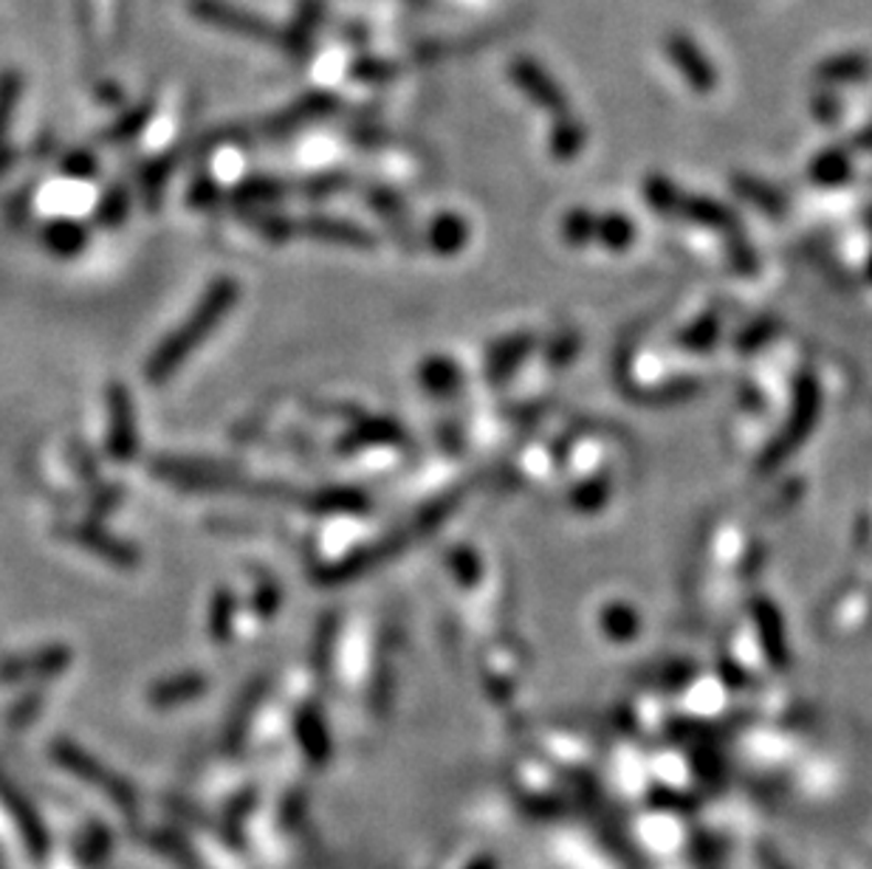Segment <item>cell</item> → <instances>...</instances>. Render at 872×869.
I'll return each instance as SVG.
<instances>
[{"instance_id": "cell-9", "label": "cell", "mask_w": 872, "mask_h": 869, "mask_svg": "<svg viewBox=\"0 0 872 869\" xmlns=\"http://www.w3.org/2000/svg\"><path fill=\"white\" fill-rule=\"evenodd\" d=\"M18 96H20V77L14 71H7V74L0 77V175L7 173L9 161H12V153H9L7 144H3V133H7L9 128V116H12L14 105H18Z\"/></svg>"}, {"instance_id": "cell-4", "label": "cell", "mask_w": 872, "mask_h": 869, "mask_svg": "<svg viewBox=\"0 0 872 869\" xmlns=\"http://www.w3.org/2000/svg\"><path fill=\"white\" fill-rule=\"evenodd\" d=\"M60 534H65L71 543H77L79 548L90 550L94 557L105 559V562L116 565V568H125V570L136 568L141 559L139 550H136V545L114 537L110 530L99 528L94 519H88V523H65L63 528H60Z\"/></svg>"}, {"instance_id": "cell-8", "label": "cell", "mask_w": 872, "mask_h": 869, "mask_svg": "<svg viewBox=\"0 0 872 869\" xmlns=\"http://www.w3.org/2000/svg\"><path fill=\"white\" fill-rule=\"evenodd\" d=\"M305 235L316 237V240H327V244H367V237L362 235V229L351 224H342V221H331V217H309L302 224Z\"/></svg>"}, {"instance_id": "cell-18", "label": "cell", "mask_w": 872, "mask_h": 869, "mask_svg": "<svg viewBox=\"0 0 872 869\" xmlns=\"http://www.w3.org/2000/svg\"><path fill=\"white\" fill-rule=\"evenodd\" d=\"M63 173L74 175V179H94L97 175V159L85 150H74L63 159Z\"/></svg>"}, {"instance_id": "cell-20", "label": "cell", "mask_w": 872, "mask_h": 869, "mask_svg": "<svg viewBox=\"0 0 872 869\" xmlns=\"http://www.w3.org/2000/svg\"><path fill=\"white\" fill-rule=\"evenodd\" d=\"M119 503H122V489H116V486H105V489H99L97 492V497H94V512L99 514V517H105V514H110V512H116V508H119Z\"/></svg>"}, {"instance_id": "cell-14", "label": "cell", "mask_w": 872, "mask_h": 869, "mask_svg": "<svg viewBox=\"0 0 872 869\" xmlns=\"http://www.w3.org/2000/svg\"><path fill=\"white\" fill-rule=\"evenodd\" d=\"M251 224H255V229L260 232L269 244H286V240L294 237V224H291L286 215H280V212L255 210Z\"/></svg>"}, {"instance_id": "cell-16", "label": "cell", "mask_w": 872, "mask_h": 869, "mask_svg": "<svg viewBox=\"0 0 872 869\" xmlns=\"http://www.w3.org/2000/svg\"><path fill=\"white\" fill-rule=\"evenodd\" d=\"M204 689H206V680L201 678V675H186V678H175L168 680V684H161L150 697H153L155 704L168 706L175 704V700H186V697L201 695Z\"/></svg>"}, {"instance_id": "cell-11", "label": "cell", "mask_w": 872, "mask_h": 869, "mask_svg": "<svg viewBox=\"0 0 872 869\" xmlns=\"http://www.w3.org/2000/svg\"><path fill=\"white\" fill-rule=\"evenodd\" d=\"M170 173H173V161L170 159H159L150 161L144 170H141V199L148 204L150 212H155L161 201V192H164V184H168Z\"/></svg>"}, {"instance_id": "cell-21", "label": "cell", "mask_w": 872, "mask_h": 869, "mask_svg": "<svg viewBox=\"0 0 872 869\" xmlns=\"http://www.w3.org/2000/svg\"><path fill=\"white\" fill-rule=\"evenodd\" d=\"M218 199H220L218 186L212 184L209 179L195 181L193 195H190V201H193V204H198V206H215V204H218Z\"/></svg>"}, {"instance_id": "cell-17", "label": "cell", "mask_w": 872, "mask_h": 869, "mask_svg": "<svg viewBox=\"0 0 872 869\" xmlns=\"http://www.w3.org/2000/svg\"><path fill=\"white\" fill-rule=\"evenodd\" d=\"M305 505H309V508H314V512H342V508L353 512V508H365V503H362L359 494L342 492V489H331V492L311 494L309 503Z\"/></svg>"}, {"instance_id": "cell-6", "label": "cell", "mask_w": 872, "mask_h": 869, "mask_svg": "<svg viewBox=\"0 0 872 869\" xmlns=\"http://www.w3.org/2000/svg\"><path fill=\"white\" fill-rule=\"evenodd\" d=\"M40 240H43V246L54 257H77L88 246V229L83 224H77V221L60 217V221H52V224L43 226Z\"/></svg>"}, {"instance_id": "cell-15", "label": "cell", "mask_w": 872, "mask_h": 869, "mask_svg": "<svg viewBox=\"0 0 872 869\" xmlns=\"http://www.w3.org/2000/svg\"><path fill=\"white\" fill-rule=\"evenodd\" d=\"M130 212V195L125 186H110L108 192H105V199L99 201V210H97V221L103 226H122L125 217H128Z\"/></svg>"}, {"instance_id": "cell-13", "label": "cell", "mask_w": 872, "mask_h": 869, "mask_svg": "<svg viewBox=\"0 0 872 869\" xmlns=\"http://www.w3.org/2000/svg\"><path fill=\"white\" fill-rule=\"evenodd\" d=\"M251 604H255V613L260 619H274L282 604L280 584L269 573H263V570L255 573V596H251Z\"/></svg>"}, {"instance_id": "cell-19", "label": "cell", "mask_w": 872, "mask_h": 869, "mask_svg": "<svg viewBox=\"0 0 872 869\" xmlns=\"http://www.w3.org/2000/svg\"><path fill=\"white\" fill-rule=\"evenodd\" d=\"M148 116H150L148 108H136L133 114L125 116L122 122L114 125V128H110L108 133H105V139H110V141L130 139V136H136L141 128H144V122H148Z\"/></svg>"}, {"instance_id": "cell-3", "label": "cell", "mask_w": 872, "mask_h": 869, "mask_svg": "<svg viewBox=\"0 0 872 869\" xmlns=\"http://www.w3.org/2000/svg\"><path fill=\"white\" fill-rule=\"evenodd\" d=\"M108 404V447L110 461L130 463L139 452V423H136V404L122 382H110L105 390Z\"/></svg>"}, {"instance_id": "cell-5", "label": "cell", "mask_w": 872, "mask_h": 869, "mask_svg": "<svg viewBox=\"0 0 872 869\" xmlns=\"http://www.w3.org/2000/svg\"><path fill=\"white\" fill-rule=\"evenodd\" d=\"M193 14H198L201 20H206L212 26H220L226 29V32L244 34V37L251 40L274 37L269 23H263V20L255 18V14L229 7L224 0H193Z\"/></svg>"}, {"instance_id": "cell-7", "label": "cell", "mask_w": 872, "mask_h": 869, "mask_svg": "<svg viewBox=\"0 0 872 869\" xmlns=\"http://www.w3.org/2000/svg\"><path fill=\"white\" fill-rule=\"evenodd\" d=\"M68 658H71V652L65 650V646H45V650L34 652V655H29V658L9 661V664L0 669V675H7V678H18V675H26V672H40V675H49V672L65 669V666H68Z\"/></svg>"}, {"instance_id": "cell-2", "label": "cell", "mask_w": 872, "mask_h": 869, "mask_svg": "<svg viewBox=\"0 0 872 869\" xmlns=\"http://www.w3.org/2000/svg\"><path fill=\"white\" fill-rule=\"evenodd\" d=\"M150 472L161 478L164 483L184 492H232V489H244V478L235 474L226 466H215L206 461H181L161 454L150 463Z\"/></svg>"}, {"instance_id": "cell-10", "label": "cell", "mask_w": 872, "mask_h": 869, "mask_svg": "<svg viewBox=\"0 0 872 869\" xmlns=\"http://www.w3.org/2000/svg\"><path fill=\"white\" fill-rule=\"evenodd\" d=\"M232 624H235V596L229 588L215 590L209 604V635L212 641H229Z\"/></svg>"}, {"instance_id": "cell-1", "label": "cell", "mask_w": 872, "mask_h": 869, "mask_svg": "<svg viewBox=\"0 0 872 869\" xmlns=\"http://www.w3.org/2000/svg\"><path fill=\"white\" fill-rule=\"evenodd\" d=\"M238 294L240 288L232 277H215L212 286L206 288L204 300H201L198 308L186 317L184 325H181L179 331L170 333L168 340L155 347L153 356L148 358V365H144V378H148L150 384L168 382V378L184 365L186 358H190V353H193L195 347H198L201 342L220 325V320H224L226 313L232 311V305L238 302Z\"/></svg>"}, {"instance_id": "cell-12", "label": "cell", "mask_w": 872, "mask_h": 869, "mask_svg": "<svg viewBox=\"0 0 872 869\" xmlns=\"http://www.w3.org/2000/svg\"><path fill=\"white\" fill-rule=\"evenodd\" d=\"M282 195V186L269 179H251L235 190V204H244L249 210H263V204H274Z\"/></svg>"}]
</instances>
